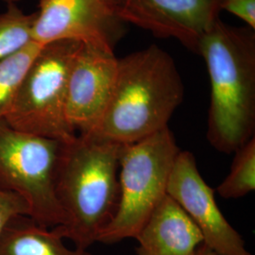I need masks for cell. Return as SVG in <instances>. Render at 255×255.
<instances>
[{
    "label": "cell",
    "instance_id": "14",
    "mask_svg": "<svg viewBox=\"0 0 255 255\" xmlns=\"http://www.w3.org/2000/svg\"><path fill=\"white\" fill-rule=\"evenodd\" d=\"M35 12L25 13L15 4L0 13V62L29 46L32 41V25Z\"/></svg>",
    "mask_w": 255,
    "mask_h": 255
},
{
    "label": "cell",
    "instance_id": "3",
    "mask_svg": "<svg viewBox=\"0 0 255 255\" xmlns=\"http://www.w3.org/2000/svg\"><path fill=\"white\" fill-rule=\"evenodd\" d=\"M211 102L206 137L211 146L234 153L255 132V33L220 19L201 41Z\"/></svg>",
    "mask_w": 255,
    "mask_h": 255
},
{
    "label": "cell",
    "instance_id": "9",
    "mask_svg": "<svg viewBox=\"0 0 255 255\" xmlns=\"http://www.w3.org/2000/svg\"><path fill=\"white\" fill-rule=\"evenodd\" d=\"M223 0H113L125 24L159 38H173L199 54L201 41L219 20Z\"/></svg>",
    "mask_w": 255,
    "mask_h": 255
},
{
    "label": "cell",
    "instance_id": "18",
    "mask_svg": "<svg viewBox=\"0 0 255 255\" xmlns=\"http://www.w3.org/2000/svg\"><path fill=\"white\" fill-rule=\"evenodd\" d=\"M193 255H219L215 253L213 250H211L209 247L204 245L203 243L197 248Z\"/></svg>",
    "mask_w": 255,
    "mask_h": 255
},
{
    "label": "cell",
    "instance_id": "8",
    "mask_svg": "<svg viewBox=\"0 0 255 255\" xmlns=\"http://www.w3.org/2000/svg\"><path fill=\"white\" fill-rule=\"evenodd\" d=\"M166 194L200 230L204 245L219 255H252L219 209L215 190L202 178L190 151L181 150L177 156Z\"/></svg>",
    "mask_w": 255,
    "mask_h": 255
},
{
    "label": "cell",
    "instance_id": "4",
    "mask_svg": "<svg viewBox=\"0 0 255 255\" xmlns=\"http://www.w3.org/2000/svg\"><path fill=\"white\" fill-rule=\"evenodd\" d=\"M180 151L168 127L123 145L119 159V208L98 242L111 245L135 238L167 195L169 176Z\"/></svg>",
    "mask_w": 255,
    "mask_h": 255
},
{
    "label": "cell",
    "instance_id": "10",
    "mask_svg": "<svg viewBox=\"0 0 255 255\" xmlns=\"http://www.w3.org/2000/svg\"><path fill=\"white\" fill-rule=\"evenodd\" d=\"M118 67L115 52L82 44L68 77L65 106L67 121L77 134H90L99 126Z\"/></svg>",
    "mask_w": 255,
    "mask_h": 255
},
{
    "label": "cell",
    "instance_id": "20",
    "mask_svg": "<svg viewBox=\"0 0 255 255\" xmlns=\"http://www.w3.org/2000/svg\"><path fill=\"white\" fill-rule=\"evenodd\" d=\"M109 2L112 4V6H113V0H109Z\"/></svg>",
    "mask_w": 255,
    "mask_h": 255
},
{
    "label": "cell",
    "instance_id": "6",
    "mask_svg": "<svg viewBox=\"0 0 255 255\" xmlns=\"http://www.w3.org/2000/svg\"><path fill=\"white\" fill-rule=\"evenodd\" d=\"M62 141L19 131L0 120V191L27 202L29 218L46 228L63 225L55 192Z\"/></svg>",
    "mask_w": 255,
    "mask_h": 255
},
{
    "label": "cell",
    "instance_id": "5",
    "mask_svg": "<svg viewBox=\"0 0 255 255\" xmlns=\"http://www.w3.org/2000/svg\"><path fill=\"white\" fill-rule=\"evenodd\" d=\"M81 46L62 41L42 46L3 119L9 126L59 141L77 134L67 121L65 106L68 77Z\"/></svg>",
    "mask_w": 255,
    "mask_h": 255
},
{
    "label": "cell",
    "instance_id": "19",
    "mask_svg": "<svg viewBox=\"0 0 255 255\" xmlns=\"http://www.w3.org/2000/svg\"><path fill=\"white\" fill-rule=\"evenodd\" d=\"M4 1L7 2L9 5H10V4H15L16 2H18L20 0H4Z\"/></svg>",
    "mask_w": 255,
    "mask_h": 255
},
{
    "label": "cell",
    "instance_id": "17",
    "mask_svg": "<svg viewBox=\"0 0 255 255\" xmlns=\"http://www.w3.org/2000/svg\"><path fill=\"white\" fill-rule=\"evenodd\" d=\"M221 9L236 15L248 27L255 29V0H223Z\"/></svg>",
    "mask_w": 255,
    "mask_h": 255
},
{
    "label": "cell",
    "instance_id": "15",
    "mask_svg": "<svg viewBox=\"0 0 255 255\" xmlns=\"http://www.w3.org/2000/svg\"><path fill=\"white\" fill-rule=\"evenodd\" d=\"M41 48L42 46L33 42L18 53L0 62V120L8 113L20 82Z\"/></svg>",
    "mask_w": 255,
    "mask_h": 255
},
{
    "label": "cell",
    "instance_id": "16",
    "mask_svg": "<svg viewBox=\"0 0 255 255\" xmlns=\"http://www.w3.org/2000/svg\"><path fill=\"white\" fill-rule=\"evenodd\" d=\"M18 215L28 216L27 202L14 193L0 191V233L9 219Z\"/></svg>",
    "mask_w": 255,
    "mask_h": 255
},
{
    "label": "cell",
    "instance_id": "1",
    "mask_svg": "<svg viewBox=\"0 0 255 255\" xmlns=\"http://www.w3.org/2000/svg\"><path fill=\"white\" fill-rule=\"evenodd\" d=\"M122 146L94 134L62 141L55 192L65 221L54 229L77 250L87 251L98 242L117 214Z\"/></svg>",
    "mask_w": 255,
    "mask_h": 255
},
{
    "label": "cell",
    "instance_id": "7",
    "mask_svg": "<svg viewBox=\"0 0 255 255\" xmlns=\"http://www.w3.org/2000/svg\"><path fill=\"white\" fill-rule=\"evenodd\" d=\"M124 30L109 0H41L32 41L42 46L74 41L115 52Z\"/></svg>",
    "mask_w": 255,
    "mask_h": 255
},
{
    "label": "cell",
    "instance_id": "2",
    "mask_svg": "<svg viewBox=\"0 0 255 255\" xmlns=\"http://www.w3.org/2000/svg\"><path fill=\"white\" fill-rule=\"evenodd\" d=\"M184 86L173 58L151 45L119 59L108 105L94 134L131 144L168 127Z\"/></svg>",
    "mask_w": 255,
    "mask_h": 255
},
{
    "label": "cell",
    "instance_id": "13",
    "mask_svg": "<svg viewBox=\"0 0 255 255\" xmlns=\"http://www.w3.org/2000/svg\"><path fill=\"white\" fill-rule=\"evenodd\" d=\"M234 153L230 172L216 190L225 200L243 198L255 189V137Z\"/></svg>",
    "mask_w": 255,
    "mask_h": 255
},
{
    "label": "cell",
    "instance_id": "11",
    "mask_svg": "<svg viewBox=\"0 0 255 255\" xmlns=\"http://www.w3.org/2000/svg\"><path fill=\"white\" fill-rule=\"evenodd\" d=\"M135 239L137 255H193L203 243L200 230L167 195Z\"/></svg>",
    "mask_w": 255,
    "mask_h": 255
},
{
    "label": "cell",
    "instance_id": "12",
    "mask_svg": "<svg viewBox=\"0 0 255 255\" xmlns=\"http://www.w3.org/2000/svg\"><path fill=\"white\" fill-rule=\"evenodd\" d=\"M54 228H46L25 215L14 216L0 233V255H93L70 250Z\"/></svg>",
    "mask_w": 255,
    "mask_h": 255
}]
</instances>
